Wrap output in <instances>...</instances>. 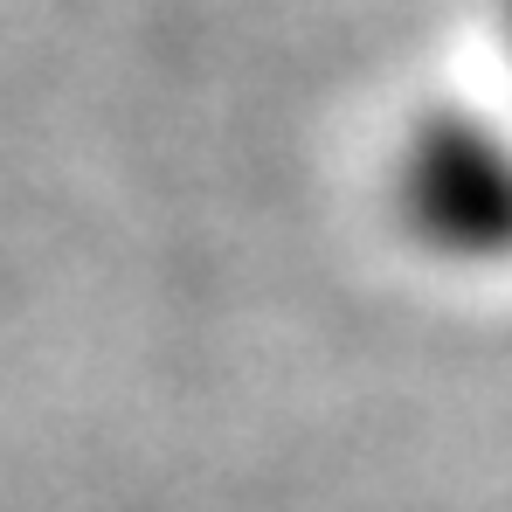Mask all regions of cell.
I'll list each match as a JSON object with an SVG mask.
<instances>
[{"instance_id":"6da1fadb","label":"cell","mask_w":512,"mask_h":512,"mask_svg":"<svg viewBox=\"0 0 512 512\" xmlns=\"http://www.w3.org/2000/svg\"><path fill=\"white\" fill-rule=\"evenodd\" d=\"M395 208L402 229L443 263H512V118L471 104L423 111L395 153Z\"/></svg>"}]
</instances>
